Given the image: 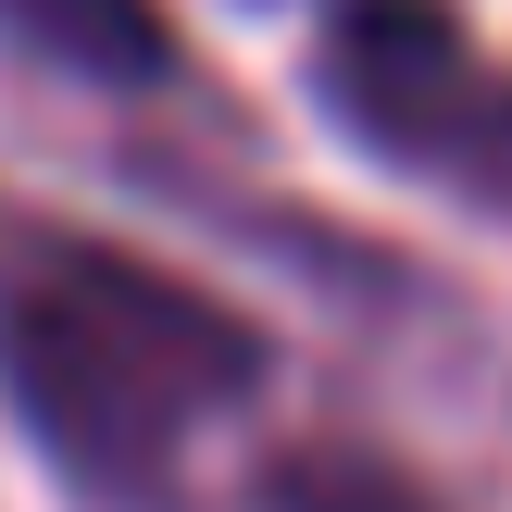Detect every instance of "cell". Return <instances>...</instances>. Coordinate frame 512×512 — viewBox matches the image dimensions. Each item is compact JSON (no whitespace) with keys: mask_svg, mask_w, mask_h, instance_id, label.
<instances>
[{"mask_svg":"<svg viewBox=\"0 0 512 512\" xmlns=\"http://www.w3.org/2000/svg\"><path fill=\"white\" fill-rule=\"evenodd\" d=\"M0 50L100 100H150L188 75V38L163 0H0Z\"/></svg>","mask_w":512,"mask_h":512,"instance_id":"3957f363","label":"cell"},{"mask_svg":"<svg viewBox=\"0 0 512 512\" xmlns=\"http://www.w3.org/2000/svg\"><path fill=\"white\" fill-rule=\"evenodd\" d=\"M250 512H438L425 475H400L388 450H350V438H288L250 463Z\"/></svg>","mask_w":512,"mask_h":512,"instance_id":"277c9868","label":"cell"},{"mask_svg":"<svg viewBox=\"0 0 512 512\" xmlns=\"http://www.w3.org/2000/svg\"><path fill=\"white\" fill-rule=\"evenodd\" d=\"M275 388V338L88 225H0V413L88 512H188V450Z\"/></svg>","mask_w":512,"mask_h":512,"instance_id":"6da1fadb","label":"cell"},{"mask_svg":"<svg viewBox=\"0 0 512 512\" xmlns=\"http://www.w3.org/2000/svg\"><path fill=\"white\" fill-rule=\"evenodd\" d=\"M300 88L363 163L512 225V63L463 25V0H313Z\"/></svg>","mask_w":512,"mask_h":512,"instance_id":"7a4b0ae2","label":"cell"}]
</instances>
